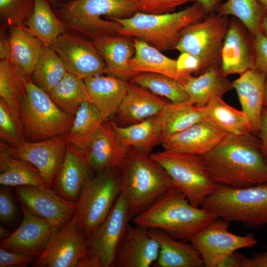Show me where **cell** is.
Wrapping results in <instances>:
<instances>
[{
	"label": "cell",
	"instance_id": "6da1fadb",
	"mask_svg": "<svg viewBox=\"0 0 267 267\" xmlns=\"http://www.w3.org/2000/svg\"><path fill=\"white\" fill-rule=\"evenodd\" d=\"M259 138L251 133L228 134L214 149L200 156L216 184L246 188L267 183V160Z\"/></svg>",
	"mask_w": 267,
	"mask_h": 267
},
{
	"label": "cell",
	"instance_id": "7a4b0ae2",
	"mask_svg": "<svg viewBox=\"0 0 267 267\" xmlns=\"http://www.w3.org/2000/svg\"><path fill=\"white\" fill-rule=\"evenodd\" d=\"M217 218L206 208L192 206L182 192L174 187L132 221L148 229L162 230L175 239L190 241Z\"/></svg>",
	"mask_w": 267,
	"mask_h": 267
},
{
	"label": "cell",
	"instance_id": "3957f363",
	"mask_svg": "<svg viewBox=\"0 0 267 267\" xmlns=\"http://www.w3.org/2000/svg\"><path fill=\"white\" fill-rule=\"evenodd\" d=\"M120 171L121 193L132 219L175 187L162 166L134 148L129 151Z\"/></svg>",
	"mask_w": 267,
	"mask_h": 267
},
{
	"label": "cell",
	"instance_id": "277c9868",
	"mask_svg": "<svg viewBox=\"0 0 267 267\" xmlns=\"http://www.w3.org/2000/svg\"><path fill=\"white\" fill-rule=\"evenodd\" d=\"M68 29L90 40L117 35L121 27L112 18H128L139 12L134 0H71L54 11Z\"/></svg>",
	"mask_w": 267,
	"mask_h": 267
},
{
	"label": "cell",
	"instance_id": "5b68a950",
	"mask_svg": "<svg viewBox=\"0 0 267 267\" xmlns=\"http://www.w3.org/2000/svg\"><path fill=\"white\" fill-rule=\"evenodd\" d=\"M206 15L197 1L184 9L167 13L136 12L128 18H112L121 25L118 35L142 41L160 51L173 49L182 30Z\"/></svg>",
	"mask_w": 267,
	"mask_h": 267
},
{
	"label": "cell",
	"instance_id": "8992f818",
	"mask_svg": "<svg viewBox=\"0 0 267 267\" xmlns=\"http://www.w3.org/2000/svg\"><path fill=\"white\" fill-rule=\"evenodd\" d=\"M201 206L229 222L260 228L267 224V183L246 188L217 184Z\"/></svg>",
	"mask_w": 267,
	"mask_h": 267
},
{
	"label": "cell",
	"instance_id": "52a82bcc",
	"mask_svg": "<svg viewBox=\"0 0 267 267\" xmlns=\"http://www.w3.org/2000/svg\"><path fill=\"white\" fill-rule=\"evenodd\" d=\"M20 112L26 137L30 141L66 134L72 126L75 116L58 107L49 94L35 85L31 78L27 80Z\"/></svg>",
	"mask_w": 267,
	"mask_h": 267
},
{
	"label": "cell",
	"instance_id": "ba28073f",
	"mask_svg": "<svg viewBox=\"0 0 267 267\" xmlns=\"http://www.w3.org/2000/svg\"><path fill=\"white\" fill-rule=\"evenodd\" d=\"M121 193L120 169L98 172L86 182L77 202L72 219L87 237L105 219Z\"/></svg>",
	"mask_w": 267,
	"mask_h": 267
},
{
	"label": "cell",
	"instance_id": "9c48e42d",
	"mask_svg": "<svg viewBox=\"0 0 267 267\" xmlns=\"http://www.w3.org/2000/svg\"><path fill=\"white\" fill-rule=\"evenodd\" d=\"M149 156L162 166L175 187L194 207L201 206L217 185L208 175L200 156L165 149Z\"/></svg>",
	"mask_w": 267,
	"mask_h": 267
},
{
	"label": "cell",
	"instance_id": "30bf717a",
	"mask_svg": "<svg viewBox=\"0 0 267 267\" xmlns=\"http://www.w3.org/2000/svg\"><path fill=\"white\" fill-rule=\"evenodd\" d=\"M228 22V16L218 13L206 14L202 20L182 30L173 49L196 57L200 64L199 75L213 66H220L221 49Z\"/></svg>",
	"mask_w": 267,
	"mask_h": 267
},
{
	"label": "cell",
	"instance_id": "8fae6325",
	"mask_svg": "<svg viewBox=\"0 0 267 267\" xmlns=\"http://www.w3.org/2000/svg\"><path fill=\"white\" fill-rule=\"evenodd\" d=\"M132 220L127 203L121 194L109 214L87 237L88 254L99 267H113L119 246Z\"/></svg>",
	"mask_w": 267,
	"mask_h": 267
},
{
	"label": "cell",
	"instance_id": "7c38bea8",
	"mask_svg": "<svg viewBox=\"0 0 267 267\" xmlns=\"http://www.w3.org/2000/svg\"><path fill=\"white\" fill-rule=\"evenodd\" d=\"M229 222L218 218L194 235L189 241L200 254L206 267H219L230 253L258 243L251 234H234L228 230Z\"/></svg>",
	"mask_w": 267,
	"mask_h": 267
},
{
	"label": "cell",
	"instance_id": "4fadbf2b",
	"mask_svg": "<svg viewBox=\"0 0 267 267\" xmlns=\"http://www.w3.org/2000/svg\"><path fill=\"white\" fill-rule=\"evenodd\" d=\"M88 254L87 237L71 219L53 230L43 253L33 264L35 267H77Z\"/></svg>",
	"mask_w": 267,
	"mask_h": 267
},
{
	"label": "cell",
	"instance_id": "5bb4252c",
	"mask_svg": "<svg viewBox=\"0 0 267 267\" xmlns=\"http://www.w3.org/2000/svg\"><path fill=\"white\" fill-rule=\"evenodd\" d=\"M50 47L60 57L69 72L83 80L109 74L92 42L76 33L66 31L62 34Z\"/></svg>",
	"mask_w": 267,
	"mask_h": 267
},
{
	"label": "cell",
	"instance_id": "9a60e30c",
	"mask_svg": "<svg viewBox=\"0 0 267 267\" xmlns=\"http://www.w3.org/2000/svg\"><path fill=\"white\" fill-rule=\"evenodd\" d=\"M254 35L237 18L229 19L221 53L220 67L227 76L255 69Z\"/></svg>",
	"mask_w": 267,
	"mask_h": 267
},
{
	"label": "cell",
	"instance_id": "2e32d148",
	"mask_svg": "<svg viewBox=\"0 0 267 267\" xmlns=\"http://www.w3.org/2000/svg\"><path fill=\"white\" fill-rule=\"evenodd\" d=\"M67 143L65 134L38 141L25 140L14 147L13 155L34 166L50 188L64 159Z\"/></svg>",
	"mask_w": 267,
	"mask_h": 267
},
{
	"label": "cell",
	"instance_id": "e0dca14e",
	"mask_svg": "<svg viewBox=\"0 0 267 267\" xmlns=\"http://www.w3.org/2000/svg\"><path fill=\"white\" fill-rule=\"evenodd\" d=\"M15 188L22 203L33 213L47 220L53 230L61 227L72 219L76 202L62 198L50 188L31 186Z\"/></svg>",
	"mask_w": 267,
	"mask_h": 267
},
{
	"label": "cell",
	"instance_id": "ac0fdd59",
	"mask_svg": "<svg viewBox=\"0 0 267 267\" xmlns=\"http://www.w3.org/2000/svg\"><path fill=\"white\" fill-rule=\"evenodd\" d=\"M23 219L19 227L1 240L0 247L37 259L44 252L53 232L50 223L21 204Z\"/></svg>",
	"mask_w": 267,
	"mask_h": 267
},
{
	"label": "cell",
	"instance_id": "d6986e66",
	"mask_svg": "<svg viewBox=\"0 0 267 267\" xmlns=\"http://www.w3.org/2000/svg\"><path fill=\"white\" fill-rule=\"evenodd\" d=\"M159 250V244L150 236L148 228L129 224L117 251L113 267H150L157 259Z\"/></svg>",
	"mask_w": 267,
	"mask_h": 267
},
{
	"label": "cell",
	"instance_id": "ffe728a7",
	"mask_svg": "<svg viewBox=\"0 0 267 267\" xmlns=\"http://www.w3.org/2000/svg\"><path fill=\"white\" fill-rule=\"evenodd\" d=\"M228 133L208 118L165 139L162 145L165 150L198 156L214 149Z\"/></svg>",
	"mask_w": 267,
	"mask_h": 267
},
{
	"label": "cell",
	"instance_id": "44dd1931",
	"mask_svg": "<svg viewBox=\"0 0 267 267\" xmlns=\"http://www.w3.org/2000/svg\"><path fill=\"white\" fill-rule=\"evenodd\" d=\"M132 148L119 139L110 120L105 121L90 141L85 152L87 162L92 171L120 169Z\"/></svg>",
	"mask_w": 267,
	"mask_h": 267
},
{
	"label": "cell",
	"instance_id": "7402d4cb",
	"mask_svg": "<svg viewBox=\"0 0 267 267\" xmlns=\"http://www.w3.org/2000/svg\"><path fill=\"white\" fill-rule=\"evenodd\" d=\"M91 171L85 153L68 142L66 155L52 184L54 190L62 198L77 202L91 177Z\"/></svg>",
	"mask_w": 267,
	"mask_h": 267
},
{
	"label": "cell",
	"instance_id": "603a6c76",
	"mask_svg": "<svg viewBox=\"0 0 267 267\" xmlns=\"http://www.w3.org/2000/svg\"><path fill=\"white\" fill-rule=\"evenodd\" d=\"M170 102L129 82L127 93L116 113L117 125L127 126L159 114Z\"/></svg>",
	"mask_w": 267,
	"mask_h": 267
},
{
	"label": "cell",
	"instance_id": "cb8c5ba5",
	"mask_svg": "<svg viewBox=\"0 0 267 267\" xmlns=\"http://www.w3.org/2000/svg\"><path fill=\"white\" fill-rule=\"evenodd\" d=\"M90 41L103 59L109 74L127 81L135 75L129 66L135 53L132 38L108 35Z\"/></svg>",
	"mask_w": 267,
	"mask_h": 267
},
{
	"label": "cell",
	"instance_id": "d4e9b609",
	"mask_svg": "<svg viewBox=\"0 0 267 267\" xmlns=\"http://www.w3.org/2000/svg\"><path fill=\"white\" fill-rule=\"evenodd\" d=\"M266 76L255 69L249 70L232 82L238 97L242 111L250 124V133L257 136L260 115L264 107Z\"/></svg>",
	"mask_w": 267,
	"mask_h": 267
},
{
	"label": "cell",
	"instance_id": "484cf974",
	"mask_svg": "<svg viewBox=\"0 0 267 267\" xmlns=\"http://www.w3.org/2000/svg\"><path fill=\"white\" fill-rule=\"evenodd\" d=\"M135 53L129 61V66L135 75L144 72L163 74L175 79L184 86L192 75L180 71L177 60L172 59L146 43L132 38Z\"/></svg>",
	"mask_w": 267,
	"mask_h": 267
},
{
	"label": "cell",
	"instance_id": "4316f807",
	"mask_svg": "<svg viewBox=\"0 0 267 267\" xmlns=\"http://www.w3.org/2000/svg\"><path fill=\"white\" fill-rule=\"evenodd\" d=\"M84 80L89 101L108 119L115 115L127 93L129 82L111 74L89 77Z\"/></svg>",
	"mask_w": 267,
	"mask_h": 267
},
{
	"label": "cell",
	"instance_id": "83f0119b",
	"mask_svg": "<svg viewBox=\"0 0 267 267\" xmlns=\"http://www.w3.org/2000/svg\"><path fill=\"white\" fill-rule=\"evenodd\" d=\"M149 233L159 244L155 267H202V258L195 248L187 241L175 239L164 231L149 229Z\"/></svg>",
	"mask_w": 267,
	"mask_h": 267
},
{
	"label": "cell",
	"instance_id": "f1b7e54d",
	"mask_svg": "<svg viewBox=\"0 0 267 267\" xmlns=\"http://www.w3.org/2000/svg\"><path fill=\"white\" fill-rule=\"evenodd\" d=\"M120 141L125 145L150 155L163 140L161 113L136 124L121 126L110 120Z\"/></svg>",
	"mask_w": 267,
	"mask_h": 267
},
{
	"label": "cell",
	"instance_id": "f546056e",
	"mask_svg": "<svg viewBox=\"0 0 267 267\" xmlns=\"http://www.w3.org/2000/svg\"><path fill=\"white\" fill-rule=\"evenodd\" d=\"M10 59L25 77L30 78L45 46L23 26L9 27Z\"/></svg>",
	"mask_w": 267,
	"mask_h": 267
},
{
	"label": "cell",
	"instance_id": "4dcf8cb0",
	"mask_svg": "<svg viewBox=\"0 0 267 267\" xmlns=\"http://www.w3.org/2000/svg\"><path fill=\"white\" fill-rule=\"evenodd\" d=\"M226 77L220 66H213L199 75L192 76L184 85L188 101L204 107L213 98L222 97L233 89L232 82Z\"/></svg>",
	"mask_w": 267,
	"mask_h": 267
},
{
	"label": "cell",
	"instance_id": "1f68e13d",
	"mask_svg": "<svg viewBox=\"0 0 267 267\" xmlns=\"http://www.w3.org/2000/svg\"><path fill=\"white\" fill-rule=\"evenodd\" d=\"M23 26L47 47L68 29L46 0H35L34 11Z\"/></svg>",
	"mask_w": 267,
	"mask_h": 267
},
{
	"label": "cell",
	"instance_id": "d6a6232c",
	"mask_svg": "<svg viewBox=\"0 0 267 267\" xmlns=\"http://www.w3.org/2000/svg\"><path fill=\"white\" fill-rule=\"evenodd\" d=\"M107 120L91 102H84L75 115L70 130L65 134L68 142L85 154L91 139Z\"/></svg>",
	"mask_w": 267,
	"mask_h": 267
},
{
	"label": "cell",
	"instance_id": "836d02e7",
	"mask_svg": "<svg viewBox=\"0 0 267 267\" xmlns=\"http://www.w3.org/2000/svg\"><path fill=\"white\" fill-rule=\"evenodd\" d=\"M163 141L206 118L205 106L199 107L188 101L174 103L169 102L161 112Z\"/></svg>",
	"mask_w": 267,
	"mask_h": 267
},
{
	"label": "cell",
	"instance_id": "e575fe53",
	"mask_svg": "<svg viewBox=\"0 0 267 267\" xmlns=\"http://www.w3.org/2000/svg\"><path fill=\"white\" fill-rule=\"evenodd\" d=\"M206 117L228 134L242 135L250 133L247 116L227 104L222 97L212 99L205 106Z\"/></svg>",
	"mask_w": 267,
	"mask_h": 267
},
{
	"label": "cell",
	"instance_id": "d590c367",
	"mask_svg": "<svg viewBox=\"0 0 267 267\" xmlns=\"http://www.w3.org/2000/svg\"><path fill=\"white\" fill-rule=\"evenodd\" d=\"M49 94L58 107L73 116L84 102L89 101L84 80L69 72Z\"/></svg>",
	"mask_w": 267,
	"mask_h": 267
},
{
	"label": "cell",
	"instance_id": "8d00e7d4",
	"mask_svg": "<svg viewBox=\"0 0 267 267\" xmlns=\"http://www.w3.org/2000/svg\"><path fill=\"white\" fill-rule=\"evenodd\" d=\"M129 82L147 89L174 103L186 102L189 99L182 84L163 74L141 73L134 76Z\"/></svg>",
	"mask_w": 267,
	"mask_h": 267
},
{
	"label": "cell",
	"instance_id": "74e56055",
	"mask_svg": "<svg viewBox=\"0 0 267 267\" xmlns=\"http://www.w3.org/2000/svg\"><path fill=\"white\" fill-rule=\"evenodd\" d=\"M217 13L237 18L254 35L263 33V21L267 10L258 0H226Z\"/></svg>",
	"mask_w": 267,
	"mask_h": 267
},
{
	"label": "cell",
	"instance_id": "f35d334b",
	"mask_svg": "<svg viewBox=\"0 0 267 267\" xmlns=\"http://www.w3.org/2000/svg\"><path fill=\"white\" fill-rule=\"evenodd\" d=\"M68 72L58 54L51 47H45L31 78L35 85L49 94Z\"/></svg>",
	"mask_w": 267,
	"mask_h": 267
},
{
	"label": "cell",
	"instance_id": "ab89813d",
	"mask_svg": "<svg viewBox=\"0 0 267 267\" xmlns=\"http://www.w3.org/2000/svg\"><path fill=\"white\" fill-rule=\"evenodd\" d=\"M29 78L16 68L10 58L1 60L0 98L20 111L21 101L26 93Z\"/></svg>",
	"mask_w": 267,
	"mask_h": 267
},
{
	"label": "cell",
	"instance_id": "60d3db41",
	"mask_svg": "<svg viewBox=\"0 0 267 267\" xmlns=\"http://www.w3.org/2000/svg\"><path fill=\"white\" fill-rule=\"evenodd\" d=\"M0 184L15 187L31 186L40 188H49L34 166L15 158L10 161L6 170L0 173Z\"/></svg>",
	"mask_w": 267,
	"mask_h": 267
},
{
	"label": "cell",
	"instance_id": "b9f144b4",
	"mask_svg": "<svg viewBox=\"0 0 267 267\" xmlns=\"http://www.w3.org/2000/svg\"><path fill=\"white\" fill-rule=\"evenodd\" d=\"M0 137L16 146L26 140L25 130L19 111L0 98Z\"/></svg>",
	"mask_w": 267,
	"mask_h": 267
},
{
	"label": "cell",
	"instance_id": "7bdbcfd3",
	"mask_svg": "<svg viewBox=\"0 0 267 267\" xmlns=\"http://www.w3.org/2000/svg\"><path fill=\"white\" fill-rule=\"evenodd\" d=\"M35 5V0H0V19L9 27L24 26Z\"/></svg>",
	"mask_w": 267,
	"mask_h": 267
},
{
	"label": "cell",
	"instance_id": "ee69618b",
	"mask_svg": "<svg viewBox=\"0 0 267 267\" xmlns=\"http://www.w3.org/2000/svg\"><path fill=\"white\" fill-rule=\"evenodd\" d=\"M139 12L159 14L174 12L178 7L196 0H134Z\"/></svg>",
	"mask_w": 267,
	"mask_h": 267
},
{
	"label": "cell",
	"instance_id": "f6af8a7d",
	"mask_svg": "<svg viewBox=\"0 0 267 267\" xmlns=\"http://www.w3.org/2000/svg\"><path fill=\"white\" fill-rule=\"evenodd\" d=\"M255 69L267 78V37L263 33L254 35Z\"/></svg>",
	"mask_w": 267,
	"mask_h": 267
},
{
	"label": "cell",
	"instance_id": "bcb514c9",
	"mask_svg": "<svg viewBox=\"0 0 267 267\" xmlns=\"http://www.w3.org/2000/svg\"><path fill=\"white\" fill-rule=\"evenodd\" d=\"M34 259L30 256L0 248V267H24Z\"/></svg>",
	"mask_w": 267,
	"mask_h": 267
},
{
	"label": "cell",
	"instance_id": "7dc6e473",
	"mask_svg": "<svg viewBox=\"0 0 267 267\" xmlns=\"http://www.w3.org/2000/svg\"><path fill=\"white\" fill-rule=\"evenodd\" d=\"M16 216V208L9 189L5 186L0 190V219L4 223L12 222Z\"/></svg>",
	"mask_w": 267,
	"mask_h": 267
},
{
	"label": "cell",
	"instance_id": "c3c4849f",
	"mask_svg": "<svg viewBox=\"0 0 267 267\" xmlns=\"http://www.w3.org/2000/svg\"><path fill=\"white\" fill-rule=\"evenodd\" d=\"M177 63L179 70L182 73L190 75L193 73L196 76L199 75L200 64L195 56L187 53H180Z\"/></svg>",
	"mask_w": 267,
	"mask_h": 267
},
{
	"label": "cell",
	"instance_id": "681fc988",
	"mask_svg": "<svg viewBox=\"0 0 267 267\" xmlns=\"http://www.w3.org/2000/svg\"><path fill=\"white\" fill-rule=\"evenodd\" d=\"M257 136L260 140L262 153L267 160V107L262 108Z\"/></svg>",
	"mask_w": 267,
	"mask_h": 267
},
{
	"label": "cell",
	"instance_id": "f907efd6",
	"mask_svg": "<svg viewBox=\"0 0 267 267\" xmlns=\"http://www.w3.org/2000/svg\"><path fill=\"white\" fill-rule=\"evenodd\" d=\"M13 146L3 141H0V172L4 171L10 161L14 158Z\"/></svg>",
	"mask_w": 267,
	"mask_h": 267
},
{
	"label": "cell",
	"instance_id": "816d5d0a",
	"mask_svg": "<svg viewBox=\"0 0 267 267\" xmlns=\"http://www.w3.org/2000/svg\"><path fill=\"white\" fill-rule=\"evenodd\" d=\"M241 267H267V251L256 253L251 258L244 255Z\"/></svg>",
	"mask_w": 267,
	"mask_h": 267
},
{
	"label": "cell",
	"instance_id": "f5cc1de1",
	"mask_svg": "<svg viewBox=\"0 0 267 267\" xmlns=\"http://www.w3.org/2000/svg\"><path fill=\"white\" fill-rule=\"evenodd\" d=\"M11 45L9 37H7L3 29H0V59L3 60L10 58Z\"/></svg>",
	"mask_w": 267,
	"mask_h": 267
},
{
	"label": "cell",
	"instance_id": "db71d44e",
	"mask_svg": "<svg viewBox=\"0 0 267 267\" xmlns=\"http://www.w3.org/2000/svg\"><path fill=\"white\" fill-rule=\"evenodd\" d=\"M243 255L236 251L228 255L219 267H241Z\"/></svg>",
	"mask_w": 267,
	"mask_h": 267
},
{
	"label": "cell",
	"instance_id": "11a10c76",
	"mask_svg": "<svg viewBox=\"0 0 267 267\" xmlns=\"http://www.w3.org/2000/svg\"><path fill=\"white\" fill-rule=\"evenodd\" d=\"M226 0H196L203 7L206 14L217 13L220 6Z\"/></svg>",
	"mask_w": 267,
	"mask_h": 267
},
{
	"label": "cell",
	"instance_id": "9f6ffc18",
	"mask_svg": "<svg viewBox=\"0 0 267 267\" xmlns=\"http://www.w3.org/2000/svg\"><path fill=\"white\" fill-rule=\"evenodd\" d=\"M50 5L57 7V8L61 4L71 0H46Z\"/></svg>",
	"mask_w": 267,
	"mask_h": 267
},
{
	"label": "cell",
	"instance_id": "6f0895ef",
	"mask_svg": "<svg viewBox=\"0 0 267 267\" xmlns=\"http://www.w3.org/2000/svg\"><path fill=\"white\" fill-rule=\"evenodd\" d=\"M8 231L1 225H0V238L2 240L9 235Z\"/></svg>",
	"mask_w": 267,
	"mask_h": 267
},
{
	"label": "cell",
	"instance_id": "680465c9",
	"mask_svg": "<svg viewBox=\"0 0 267 267\" xmlns=\"http://www.w3.org/2000/svg\"><path fill=\"white\" fill-rule=\"evenodd\" d=\"M262 28L263 33L267 37V13L264 18Z\"/></svg>",
	"mask_w": 267,
	"mask_h": 267
},
{
	"label": "cell",
	"instance_id": "91938a15",
	"mask_svg": "<svg viewBox=\"0 0 267 267\" xmlns=\"http://www.w3.org/2000/svg\"><path fill=\"white\" fill-rule=\"evenodd\" d=\"M263 105L264 107H267V78L265 84Z\"/></svg>",
	"mask_w": 267,
	"mask_h": 267
},
{
	"label": "cell",
	"instance_id": "94428289",
	"mask_svg": "<svg viewBox=\"0 0 267 267\" xmlns=\"http://www.w3.org/2000/svg\"><path fill=\"white\" fill-rule=\"evenodd\" d=\"M261 5L267 10V0H258Z\"/></svg>",
	"mask_w": 267,
	"mask_h": 267
},
{
	"label": "cell",
	"instance_id": "6125c7cd",
	"mask_svg": "<svg viewBox=\"0 0 267 267\" xmlns=\"http://www.w3.org/2000/svg\"><path fill=\"white\" fill-rule=\"evenodd\" d=\"M266 248H267V245L266 246Z\"/></svg>",
	"mask_w": 267,
	"mask_h": 267
}]
</instances>
